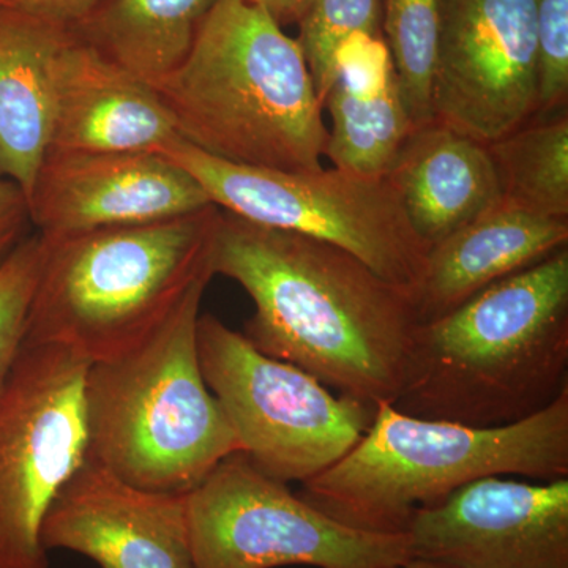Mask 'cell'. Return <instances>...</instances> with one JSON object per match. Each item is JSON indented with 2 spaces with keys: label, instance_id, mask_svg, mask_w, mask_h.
Wrapping results in <instances>:
<instances>
[{
  "label": "cell",
  "instance_id": "obj_17",
  "mask_svg": "<svg viewBox=\"0 0 568 568\" xmlns=\"http://www.w3.org/2000/svg\"><path fill=\"white\" fill-rule=\"evenodd\" d=\"M387 179L429 248L503 204L488 145L439 122L410 133Z\"/></svg>",
  "mask_w": 568,
  "mask_h": 568
},
{
  "label": "cell",
  "instance_id": "obj_8",
  "mask_svg": "<svg viewBox=\"0 0 568 568\" xmlns=\"http://www.w3.org/2000/svg\"><path fill=\"white\" fill-rule=\"evenodd\" d=\"M205 384L233 426L241 452L283 481L312 480L365 435L376 407L334 395L315 376L257 351L212 315L197 321Z\"/></svg>",
  "mask_w": 568,
  "mask_h": 568
},
{
  "label": "cell",
  "instance_id": "obj_6",
  "mask_svg": "<svg viewBox=\"0 0 568 568\" xmlns=\"http://www.w3.org/2000/svg\"><path fill=\"white\" fill-rule=\"evenodd\" d=\"M209 282L194 284L142 345L89 365L88 457L134 487L189 495L241 452L201 369L197 321Z\"/></svg>",
  "mask_w": 568,
  "mask_h": 568
},
{
  "label": "cell",
  "instance_id": "obj_24",
  "mask_svg": "<svg viewBox=\"0 0 568 568\" xmlns=\"http://www.w3.org/2000/svg\"><path fill=\"white\" fill-rule=\"evenodd\" d=\"M43 256V239L36 233L0 264V381L21 349Z\"/></svg>",
  "mask_w": 568,
  "mask_h": 568
},
{
  "label": "cell",
  "instance_id": "obj_19",
  "mask_svg": "<svg viewBox=\"0 0 568 568\" xmlns=\"http://www.w3.org/2000/svg\"><path fill=\"white\" fill-rule=\"evenodd\" d=\"M73 31L0 9V178L31 196L51 148L59 55Z\"/></svg>",
  "mask_w": 568,
  "mask_h": 568
},
{
  "label": "cell",
  "instance_id": "obj_25",
  "mask_svg": "<svg viewBox=\"0 0 568 568\" xmlns=\"http://www.w3.org/2000/svg\"><path fill=\"white\" fill-rule=\"evenodd\" d=\"M537 119L567 110L568 0H538Z\"/></svg>",
  "mask_w": 568,
  "mask_h": 568
},
{
  "label": "cell",
  "instance_id": "obj_2",
  "mask_svg": "<svg viewBox=\"0 0 568 568\" xmlns=\"http://www.w3.org/2000/svg\"><path fill=\"white\" fill-rule=\"evenodd\" d=\"M566 390L568 246L418 324L392 406L407 416L495 428L536 416Z\"/></svg>",
  "mask_w": 568,
  "mask_h": 568
},
{
  "label": "cell",
  "instance_id": "obj_20",
  "mask_svg": "<svg viewBox=\"0 0 568 568\" xmlns=\"http://www.w3.org/2000/svg\"><path fill=\"white\" fill-rule=\"evenodd\" d=\"M215 0H103L74 31L155 88L183 65Z\"/></svg>",
  "mask_w": 568,
  "mask_h": 568
},
{
  "label": "cell",
  "instance_id": "obj_7",
  "mask_svg": "<svg viewBox=\"0 0 568 568\" xmlns=\"http://www.w3.org/2000/svg\"><path fill=\"white\" fill-rule=\"evenodd\" d=\"M183 168L224 212L327 242L414 294L429 246L410 226L387 178L342 170L282 171L241 166L197 151L175 138L160 149Z\"/></svg>",
  "mask_w": 568,
  "mask_h": 568
},
{
  "label": "cell",
  "instance_id": "obj_21",
  "mask_svg": "<svg viewBox=\"0 0 568 568\" xmlns=\"http://www.w3.org/2000/svg\"><path fill=\"white\" fill-rule=\"evenodd\" d=\"M503 203L568 220V114L534 119L489 142Z\"/></svg>",
  "mask_w": 568,
  "mask_h": 568
},
{
  "label": "cell",
  "instance_id": "obj_18",
  "mask_svg": "<svg viewBox=\"0 0 568 568\" xmlns=\"http://www.w3.org/2000/svg\"><path fill=\"white\" fill-rule=\"evenodd\" d=\"M323 106L332 119L325 156L347 173L387 178L416 130L384 37L358 33L339 48Z\"/></svg>",
  "mask_w": 568,
  "mask_h": 568
},
{
  "label": "cell",
  "instance_id": "obj_22",
  "mask_svg": "<svg viewBox=\"0 0 568 568\" xmlns=\"http://www.w3.org/2000/svg\"><path fill=\"white\" fill-rule=\"evenodd\" d=\"M381 29L410 121L416 129L432 123L439 0H383Z\"/></svg>",
  "mask_w": 568,
  "mask_h": 568
},
{
  "label": "cell",
  "instance_id": "obj_5",
  "mask_svg": "<svg viewBox=\"0 0 568 568\" xmlns=\"http://www.w3.org/2000/svg\"><path fill=\"white\" fill-rule=\"evenodd\" d=\"M491 476L568 478V390L536 416L495 428L407 416L383 403L358 443L298 496L353 528L396 534L418 508Z\"/></svg>",
  "mask_w": 568,
  "mask_h": 568
},
{
  "label": "cell",
  "instance_id": "obj_15",
  "mask_svg": "<svg viewBox=\"0 0 568 568\" xmlns=\"http://www.w3.org/2000/svg\"><path fill=\"white\" fill-rule=\"evenodd\" d=\"M178 136L152 85L71 31L59 55L51 148L71 152H160Z\"/></svg>",
  "mask_w": 568,
  "mask_h": 568
},
{
  "label": "cell",
  "instance_id": "obj_3",
  "mask_svg": "<svg viewBox=\"0 0 568 568\" xmlns=\"http://www.w3.org/2000/svg\"><path fill=\"white\" fill-rule=\"evenodd\" d=\"M153 89L197 151L241 166L323 170L328 129L301 43L248 0H215L186 61Z\"/></svg>",
  "mask_w": 568,
  "mask_h": 568
},
{
  "label": "cell",
  "instance_id": "obj_27",
  "mask_svg": "<svg viewBox=\"0 0 568 568\" xmlns=\"http://www.w3.org/2000/svg\"><path fill=\"white\" fill-rule=\"evenodd\" d=\"M103 0H0V9L21 11L40 20L78 28L99 9Z\"/></svg>",
  "mask_w": 568,
  "mask_h": 568
},
{
  "label": "cell",
  "instance_id": "obj_26",
  "mask_svg": "<svg viewBox=\"0 0 568 568\" xmlns=\"http://www.w3.org/2000/svg\"><path fill=\"white\" fill-rule=\"evenodd\" d=\"M31 226L28 196L17 183L0 178V264L28 237Z\"/></svg>",
  "mask_w": 568,
  "mask_h": 568
},
{
  "label": "cell",
  "instance_id": "obj_14",
  "mask_svg": "<svg viewBox=\"0 0 568 568\" xmlns=\"http://www.w3.org/2000/svg\"><path fill=\"white\" fill-rule=\"evenodd\" d=\"M48 552L65 549L100 568H194L186 495L134 487L85 458L41 525Z\"/></svg>",
  "mask_w": 568,
  "mask_h": 568
},
{
  "label": "cell",
  "instance_id": "obj_11",
  "mask_svg": "<svg viewBox=\"0 0 568 568\" xmlns=\"http://www.w3.org/2000/svg\"><path fill=\"white\" fill-rule=\"evenodd\" d=\"M433 122L489 144L537 119L538 0H439Z\"/></svg>",
  "mask_w": 568,
  "mask_h": 568
},
{
  "label": "cell",
  "instance_id": "obj_4",
  "mask_svg": "<svg viewBox=\"0 0 568 568\" xmlns=\"http://www.w3.org/2000/svg\"><path fill=\"white\" fill-rule=\"evenodd\" d=\"M220 209L44 242L22 345L55 346L89 364L155 334L194 284L212 278Z\"/></svg>",
  "mask_w": 568,
  "mask_h": 568
},
{
  "label": "cell",
  "instance_id": "obj_23",
  "mask_svg": "<svg viewBox=\"0 0 568 568\" xmlns=\"http://www.w3.org/2000/svg\"><path fill=\"white\" fill-rule=\"evenodd\" d=\"M383 0H312L298 22V43L321 103L334 81L336 54L358 33L383 37Z\"/></svg>",
  "mask_w": 568,
  "mask_h": 568
},
{
  "label": "cell",
  "instance_id": "obj_9",
  "mask_svg": "<svg viewBox=\"0 0 568 568\" xmlns=\"http://www.w3.org/2000/svg\"><path fill=\"white\" fill-rule=\"evenodd\" d=\"M194 568H388L413 558L406 532L347 526L268 477L244 452L186 495Z\"/></svg>",
  "mask_w": 568,
  "mask_h": 568
},
{
  "label": "cell",
  "instance_id": "obj_16",
  "mask_svg": "<svg viewBox=\"0 0 568 568\" xmlns=\"http://www.w3.org/2000/svg\"><path fill=\"white\" fill-rule=\"evenodd\" d=\"M568 246V220L499 207L462 227L426 254L414 291L418 323L439 320L507 276Z\"/></svg>",
  "mask_w": 568,
  "mask_h": 568
},
{
  "label": "cell",
  "instance_id": "obj_12",
  "mask_svg": "<svg viewBox=\"0 0 568 568\" xmlns=\"http://www.w3.org/2000/svg\"><path fill=\"white\" fill-rule=\"evenodd\" d=\"M413 558L444 568H568V478H478L405 530Z\"/></svg>",
  "mask_w": 568,
  "mask_h": 568
},
{
  "label": "cell",
  "instance_id": "obj_1",
  "mask_svg": "<svg viewBox=\"0 0 568 568\" xmlns=\"http://www.w3.org/2000/svg\"><path fill=\"white\" fill-rule=\"evenodd\" d=\"M213 275L234 280L254 305L242 334L368 406L394 405L416 334L413 294L354 254L305 235L246 222L220 209Z\"/></svg>",
  "mask_w": 568,
  "mask_h": 568
},
{
  "label": "cell",
  "instance_id": "obj_29",
  "mask_svg": "<svg viewBox=\"0 0 568 568\" xmlns=\"http://www.w3.org/2000/svg\"><path fill=\"white\" fill-rule=\"evenodd\" d=\"M388 568H444V567L437 566V564L428 562V560L410 558V559L405 560V562L396 564V566H392Z\"/></svg>",
  "mask_w": 568,
  "mask_h": 568
},
{
  "label": "cell",
  "instance_id": "obj_10",
  "mask_svg": "<svg viewBox=\"0 0 568 568\" xmlns=\"http://www.w3.org/2000/svg\"><path fill=\"white\" fill-rule=\"evenodd\" d=\"M89 362L22 345L0 381V568H50L41 525L88 458Z\"/></svg>",
  "mask_w": 568,
  "mask_h": 568
},
{
  "label": "cell",
  "instance_id": "obj_13",
  "mask_svg": "<svg viewBox=\"0 0 568 568\" xmlns=\"http://www.w3.org/2000/svg\"><path fill=\"white\" fill-rule=\"evenodd\" d=\"M209 205L200 183L159 152L50 149L29 196L32 226L48 241L160 222Z\"/></svg>",
  "mask_w": 568,
  "mask_h": 568
},
{
  "label": "cell",
  "instance_id": "obj_28",
  "mask_svg": "<svg viewBox=\"0 0 568 568\" xmlns=\"http://www.w3.org/2000/svg\"><path fill=\"white\" fill-rule=\"evenodd\" d=\"M271 14L280 26L298 24L312 0H248Z\"/></svg>",
  "mask_w": 568,
  "mask_h": 568
}]
</instances>
